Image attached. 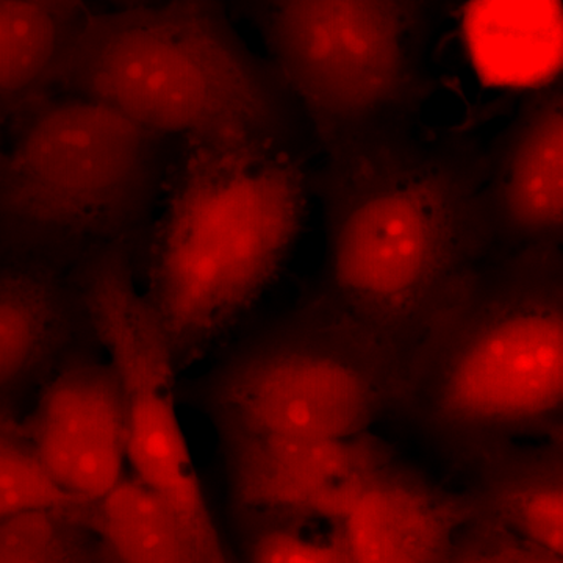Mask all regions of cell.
<instances>
[{
  "label": "cell",
  "instance_id": "obj_1",
  "mask_svg": "<svg viewBox=\"0 0 563 563\" xmlns=\"http://www.w3.org/2000/svg\"><path fill=\"white\" fill-rule=\"evenodd\" d=\"M485 150L461 132H422L322 157L318 295L407 366L465 282L496 252Z\"/></svg>",
  "mask_w": 563,
  "mask_h": 563
},
{
  "label": "cell",
  "instance_id": "obj_2",
  "mask_svg": "<svg viewBox=\"0 0 563 563\" xmlns=\"http://www.w3.org/2000/svg\"><path fill=\"white\" fill-rule=\"evenodd\" d=\"M406 415L455 468L525 440L563 439L561 246L495 252L426 333Z\"/></svg>",
  "mask_w": 563,
  "mask_h": 563
},
{
  "label": "cell",
  "instance_id": "obj_3",
  "mask_svg": "<svg viewBox=\"0 0 563 563\" xmlns=\"http://www.w3.org/2000/svg\"><path fill=\"white\" fill-rule=\"evenodd\" d=\"M58 91L181 144L272 147L306 158L313 143L291 92L247 46L222 0L88 11Z\"/></svg>",
  "mask_w": 563,
  "mask_h": 563
},
{
  "label": "cell",
  "instance_id": "obj_4",
  "mask_svg": "<svg viewBox=\"0 0 563 563\" xmlns=\"http://www.w3.org/2000/svg\"><path fill=\"white\" fill-rule=\"evenodd\" d=\"M310 198L301 155L181 144L147 236L143 291L177 372L199 361L276 280Z\"/></svg>",
  "mask_w": 563,
  "mask_h": 563
},
{
  "label": "cell",
  "instance_id": "obj_5",
  "mask_svg": "<svg viewBox=\"0 0 563 563\" xmlns=\"http://www.w3.org/2000/svg\"><path fill=\"white\" fill-rule=\"evenodd\" d=\"M180 141L55 91L0 133V247L73 269L150 236Z\"/></svg>",
  "mask_w": 563,
  "mask_h": 563
},
{
  "label": "cell",
  "instance_id": "obj_6",
  "mask_svg": "<svg viewBox=\"0 0 563 563\" xmlns=\"http://www.w3.org/2000/svg\"><path fill=\"white\" fill-rule=\"evenodd\" d=\"M321 157L420 131L442 0H243Z\"/></svg>",
  "mask_w": 563,
  "mask_h": 563
},
{
  "label": "cell",
  "instance_id": "obj_7",
  "mask_svg": "<svg viewBox=\"0 0 563 563\" xmlns=\"http://www.w3.org/2000/svg\"><path fill=\"white\" fill-rule=\"evenodd\" d=\"M406 363L317 291L209 377L218 432L350 439L401 401Z\"/></svg>",
  "mask_w": 563,
  "mask_h": 563
},
{
  "label": "cell",
  "instance_id": "obj_8",
  "mask_svg": "<svg viewBox=\"0 0 563 563\" xmlns=\"http://www.w3.org/2000/svg\"><path fill=\"white\" fill-rule=\"evenodd\" d=\"M88 324L120 376L132 476L168 507L192 563H231L192 461L176 398V365L140 290L133 247L110 246L73 268Z\"/></svg>",
  "mask_w": 563,
  "mask_h": 563
},
{
  "label": "cell",
  "instance_id": "obj_9",
  "mask_svg": "<svg viewBox=\"0 0 563 563\" xmlns=\"http://www.w3.org/2000/svg\"><path fill=\"white\" fill-rule=\"evenodd\" d=\"M233 504L251 521L339 526L366 477L395 461L372 431L314 440L220 432Z\"/></svg>",
  "mask_w": 563,
  "mask_h": 563
},
{
  "label": "cell",
  "instance_id": "obj_10",
  "mask_svg": "<svg viewBox=\"0 0 563 563\" xmlns=\"http://www.w3.org/2000/svg\"><path fill=\"white\" fill-rule=\"evenodd\" d=\"M21 429L52 483L76 501H98L125 477L124 390L109 361L62 368Z\"/></svg>",
  "mask_w": 563,
  "mask_h": 563
},
{
  "label": "cell",
  "instance_id": "obj_11",
  "mask_svg": "<svg viewBox=\"0 0 563 563\" xmlns=\"http://www.w3.org/2000/svg\"><path fill=\"white\" fill-rule=\"evenodd\" d=\"M484 192L496 252L561 246V81L529 92L490 150H485Z\"/></svg>",
  "mask_w": 563,
  "mask_h": 563
},
{
  "label": "cell",
  "instance_id": "obj_12",
  "mask_svg": "<svg viewBox=\"0 0 563 563\" xmlns=\"http://www.w3.org/2000/svg\"><path fill=\"white\" fill-rule=\"evenodd\" d=\"M474 515L468 493L395 459L366 477L335 528L351 563H448Z\"/></svg>",
  "mask_w": 563,
  "mask_h": 563
},
{
  "label": "cell",
  "instance_id": "obj_13",
  "mask_svg": "<svg viewBox=\"0 0 563 563\" xmlns=\"http://www.w3.org/2000/svg\"><path fill=\"white\" fill-rule=\"evenodd\" d=\"M88 325L73 269L0 247V418Z\"/></svg>",
  "mask_w": 563,
  "mask_h": 563
},
{
  "label": "cell",
  "instance_id": "obj_14",
  "mask_svg": "<svg viewBox=\"0 0 563 563\" xmlns=\"http://www.w3.org/2000/svg\"><path fill=\"white\" fill-rule=\"evenodd\" d=\"M468 473L474 517L563 555V439L506 444Z\"/></svg>",
  "mask_w": 563,
  "mask_h": 563
},
{
  "label": "cell",
  "instance_id": "obj_15",
  "mask_svg": "<svg viewBox=\"0 0 563 563\" xmlns=\"http://www.w3.org/2000/svg\"><path fill=\"white\" fill-rule=\"evenodd\" d=\"M88 11L87 2H0V133L58 91Z\"/></svg>",
  "mask_w": 563,
  "mask_h": 563
},
{
  "label": "cell",
  "instance_id": "obj_16",
  "mask_svg": "<svg viewBox=\"0 0 563 563\" xmlns=\"http://www.w3.org/2000/svg\"><path fill=\"white\" fill-rule=\"evenodd\" d=\"M76 514L95 533L101 563H192L168 507L136 477Z\"/></svg>",
  "mask_w": 563,
  "mask_h": 563
},
{
  "label": "cell",
  "instance_id": "obj_17",
  "mask_svg": "<svg viewBox=\"0 0 563 563\" xmlns=\"http://www.w3.org/2000/svg\"><path fill=\"white\" fill-rule=\"evenodd\" d=\"M0 563H101L95 533L76 510L35 509L0 518Z\"/></svg>",
  "mask_w": 563,
  "mask_h": 563
},
{
  "label": "cell",
  "instance_id": "obj_18",
  "mask_svg": "<svg viewBox=\"0 0 563 563\" xmlns=\"http://www.w3.org/2000/svg\"><path fill=\"white\" fill-rule=\"evenodd\" d=\"M87 506L62 492L40 465L21 426L0 418V518L27 510Z\"/></svg>",
  "mask_w": 563,
  "mask_h": 563
},
{
  "label": "cell",
  "instance_id": "obj_19",
  "mask_svg": "<svg viewBox=\"0 0 563 563\" xmlns=\"http://www.w3.org/2000/svg\"><path fill=\"white\" fill-rule=\"evenodd\" d=\"M246 563H351L342 533L332 526L329 536L307 533L309 523L282 520L252 521Z\"/></svg>",
  "mask_w": 563,
  "mask_h": 563
},
{
  "label": "cell",
  "instance_id": "obj_20",
  "mask_svg": "<svg viewBox=\"0 0 563 563\" xmlns=\"http://www.w3.org/2000/svg\"><path fill=\"white\" fill-rule=\"evenodd\" d=\"M448 563H563V555L526 542L490 520L474 517L459 532Z\"/></svg>",
  "mask_w": 563,
  "mask_h": 563
},
{
  "label": "cell",
  "instance_id": "obj_21",
  "mask_svg": "<svg viewBox=\"0 0 563 563\" xmlns=\"http://www.w3.org/2000/svg\"><path fill=\"white\" fill-rule=\"evenodd\" d=\"M110 9H132V7L147 5L158 0H102Z\"/></svg>",
  "mask_w": 563,
  "mask_h": 563
},
{
  "label": "cell",
  "instance_id": "obj_22",
  "mask_svg": "<svg viewBox=\"0 0 563 563\" xmlns=\"http://www.w3.org/2000/svg\"><path fill=\"white\" fill-rule=\"evenodd\" d=\"M0 2H13V0H0ZM43 2L84 3L85 0H43Z\"/></svg>",
  "mask_w": 563,
  "mask_h": 563
}]
</instances>
